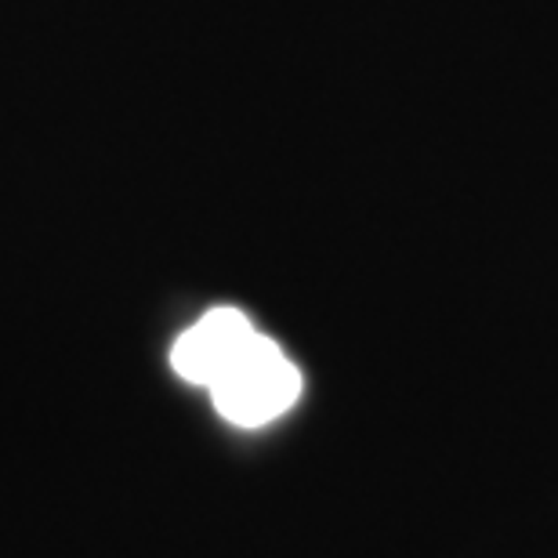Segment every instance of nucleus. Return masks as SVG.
<instances>
[{
    "mask_svg": "<svg viewBox=\"0 0 558 558\" xmlns=\"http://www.w3.org/2000/svg\"><path fill=\"white\" fill-rule=\"evenodd\" d=\"M298 392V366L287 360L276 341L262 338V333H254V341L210 385L218 414L240 428H258V424L276 421L283 410L294 407Z\"/></svg>",
    "mask_w": 558,
    "mask_h": 558,
    "instance_id": "nucleus-1",
    "label": "nucleus"
},
{
    "mask_svg": "<svg viewBox=\"0 0 558 558\" xmlns=\"http://www.w3.org/2000/svg\"><path fill=\"white\" fill-rule=\"evenodd\" d=\"M254 333L258 330L251 327V319L243 316V312L215 308L174 341L171 363L185 381L210 388L229 371L232 360L254 341Z\"/></svg>",
    "mask_w": 558,
    "mask_h": 558,
    "instance_id": "nucleus-2",
    "label": "nucleus"
}]
</instances>
